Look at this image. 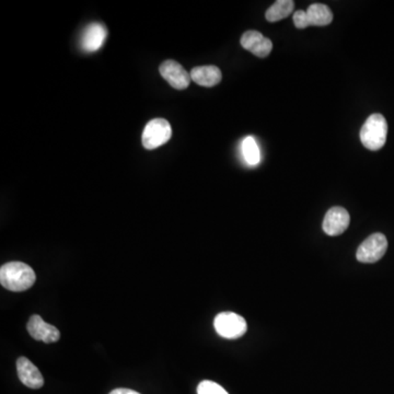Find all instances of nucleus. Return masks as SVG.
<instances>
[{"mask_svg":"<svg viewBox=\"0 0 394 394\" xmlns=\"http://www.w3.org/2000/svg\"><path fill=\"white\" fill-rule=\"evenodd\" d=\"M197 394H228L218 383L209 380L202 381L197 387Z\"/></svg>","mask_w":394,"mask_h":394,"instance_id":"nucleus-16","label":"nucleus"},{"mask_svg":"<svg viewBox=\"0 0 394 394\" xmlns=\"http://www.w3.org/2000/svg\"><path fill=\"white\" fill-rule=\"evenodd\" d=\"M241 150H242L243 158L249 166H256L261 162L260 148L256 144V139L252 136L243 139Z\"/></svg>","mask_w":394,"mask_h":394,"instance_id":"nucleus-15","label":"nucleus"},{"mask_svg":"<svg viewBox=\"0 0 394 394\" xmlns=\"http://www.w3.org/2000/svg\"><path fill=\"white\" fill-rule=\"evenodd\" d=\"M171 136V125L166 119H152L143 131V146L148 150H152L168 143Z\"/></svg>","mask_w":394,"mask_h":394,"instance_id":"nucleus-4","label":"nucleus"},{"mask_svg":"<svg viewBox=\"0 0 394 394\" xmlns=\"http://www.w3.org/2000/svg\"><path fill=\"white\" fill-rule=\"evenodd\" d=\"M34 270L22 262H11L0 268V283L11 291H25L34 285Z\"/></svg>","mask_w":394,"mask_h":394,"instance_id":"nucleus-1","label":"nucleus"},{"mask_svg":"<svg viewBox=\"0 0 394 394\" xmlns=\"http://www.w3.org/2000/svg\"><path fill=\"white\" fill-rule=\"evenodd\" d=\"M18 377L25 386L31 389H40L44 384L42 374L37 366L25 357L17 360Z\"/></svg>","mask_w":394,"mask_h":394,"instance_id":"nucleus-10","label":"nucleus"},{"mask_svg":"<svg viewBox=\"0 0 394 394\" xmlns=\"http://www.w3.org/2000/svg\"><path fill=\"white\" fill-rule=\"evenodd\" d=\"M27 332L35 341H42L48 344L58 342L60 337L58 327L45 322L42 317L37 315L30 317L27 323Z\"/></svg>","mask_w":394,"mask_h":394,"instance_id":"nucleus-8","label":"nucleus"},{"mask_svg":"<svg viewBox=\"0 0 394 394\" xmlns=\"http://www.w3.org/2000/svg\"><path fill=\"white\" fill-rule=\"evenodd\" d=\"M110 394H140L138 392L134 391V390L131 389H115L111 392Z\"/></svg>","mask_w":394,"mask_h":394,"instance_id":"nucleus-18","label":"nucleus"},{"mask_svg":"<svg viewBox=\"0 0 394 394\" xmlns=\"http://www.w3.org/2000/svg\"><path fill=\"white\" fill-rule=\"evenodd\" d=\"M216 332L228 340H236L244 335L248 329L244 317L235 313H219L214 320Z\"/></svg>","mask_w":394,"mask_h":394,"instance_id":"nucleus-3","label":"nucleus"},{"mask_svg":"<svg viewBox=\"0 0 394 394\" xmlns=\"http://www.w3.org/2000/svg\"><path fill=\"white\" fill-rule=\"evenodd\" d=\"M159 72L162 78L176 90H184L191 84V74L184 70L183 66L174 60H166L160 65Z\"/></svg>","mask_w":394,"mask_h":394,"instance_id":"nucleus-6","label":"nucleus"},{"mask_svg":"<svg viewBox=\"0 0 394 394\" xmlns=\"http://www.w3.org/2000/svg\"><path fill=\"white\" fill-rule=\"evenodd\" d=\"M388 123L383 115L372 114L360 131V140L366 148L377 152L387 142Z\"/></svg>","mask_w":394,"mask_h":394,"instance_id":"nucleus-2","label":"nucleus"},{"mask_svg":"<svg viewBox=\"0 0 394 394\" xmlns=\"http://www.w3.org/2000/svg\"><path fill=\"white\" fill-rule=\"evenodd\" d=\"M191 78L202 87L211 88L221 81L223 74L216 66H199L192 70Z\"/></svg>","mask_w":394,"mask_h":394,"instance_id":"nucleus-12","label":"nucleus"},{"mask_svg":"<svg viewBox=\"0 0 394 394\" xmlns=\"http://www.w3.org/2000/svg\"><path fill=\"white\" fill-rule=\"evenodd\" d=\"M240 43L244 50L261 58L268 56L273 48V43L270 39L254 30L247 31L241 37Z\"/></svg>","mask_w":394,"mask_h":394,"instance_id":"nucleus-9","label":"nucleus"},{"mask_svg":"<svg viewBox=\"0 0 394 394\" xmlns=\"http://www.w3.org/2000/svg\"><path fill=\"white\" fill-rule=\"evenodd\" d=\"M308 19L310 25L324 27L333 21V13L330 8L323 4H313L307 11Z\"/></svg>","mask_w":394,"mask_h":394,"instance_id":"nucleus-13","label":"nucleus"},{"mask_svg":"<svg viewBox=\"0 0 394 394\" xmlns=\"http://www.w3.org/2000/svg\"><path fill=\"white\" fill-rule=\"evenodd\" d=\"M294 23L297 29H306L310 27L309 19H308L307 11H298L293 15Z\"/></svg>","mask_w":394,"mask_h":394,"instance_id":"nucleus-17","label":"nucleus"},{"mask_svg":"<svg viewBox=\"0 0 394 394\" xmlns=\"http://www.w3.org/2000/svg\"><path fill=\"white\" fill-rule=\"evenodd\" d=\"M350 214L346 209L336 206L327 211L323 219L322 228L329 236H340L350 226Z\"/></svg>","mask_w":394,"mask_h":394,"instance_id":"nucleus-7","label":"nucleus"},{"mask_svg":"<svg viewBox=\"0 0 394 394\" xmlns=\"http://www.w3.org/2000/svg\"><path fill=\"white\" fill-rule=\"evenodd\" d=\"M388 240L382 233H374L360 244L356 258L362 263L378 262L386 254Z\"/></svg>","mask_w":394,"mask_h":394,"instance_id":"nucleus-5","label":"nucleus"},{"mask_svg":"<svg viewBox=\"0 0 394 394\" xmlns=\"http://www.w3.org/2000/svg\"><path fill=\"white\" fill-rule=\"evenodd\" d=\"M107 29L101 23H91L82 34L81 45L86 52H96L102 48L107 39Z\"/></svg>","mask_w":394,"mask_h":394,"instance_id":"nucleus-11","label":"nucleus"},{"mask_svg":"<svg viewBox=\"0 0 394 394\" xmlns=\"http://www.w3.org/2000/svg\"><path fill=\"white\" fill-rule=\"evenodd\" d=\"M295 3L293 0H277L268 8L265 13L268 22H277L293 13Z\"/></svg>","mask_w":394,"mask_h":394,"instance_id":"nucleus-14","label":"nucleus"}]
</instances>
